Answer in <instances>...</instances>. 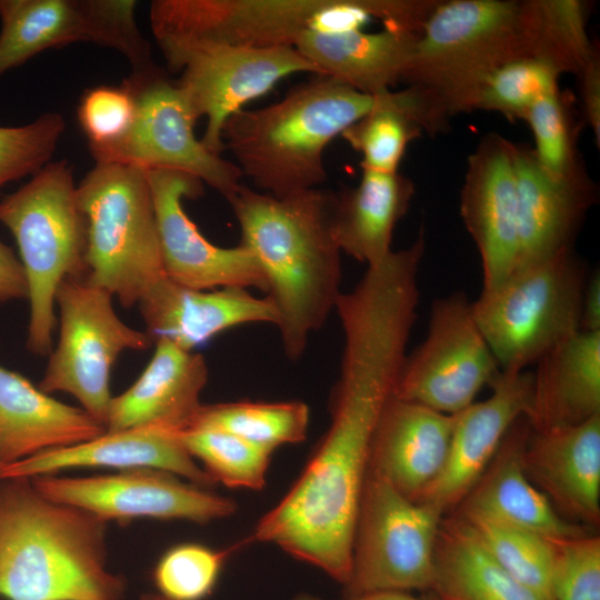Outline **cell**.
I'll return each instance as SVG.
<instances>
[{
	"instance_id": "obj_45",
	"label": "cell",
	"mask_w": 600,
	"mask_h": 600,
	"mask_svg": "<svg viewBox=\"0 0 600 600\" xmlns=\"http://www.w3.org/2000/svg\"><path fill=\"white\" fill-rule=\"evenodd\" d=\"M580 330L600 331V273L589 274L581 303Z\"/></svg>"
},
{
	"instance_id": "obj_6",
	"label": "cell",
	"mask_w": 600,
	"mask_h": 600,
	"mask_svg": "<svg viewBox=\"0 0 600 600\" xmlns=\"http://www.w3.org/2000/svg\"><path fill=\"white\" fill-rule=\"evenodd\" d=\"M0 223L18 244L28 282L27 348L49 356L56 327L54 298L67 278L87 277V223L77 199L72 167L47 163L0 199Z\"/></svg>"
},
{
	"instance_id": "obj_32",
	"label": "cell",
	"mask_w": 600,
	"mask_h": 600,
	"mask_svg": "<svg viewBox=\"0 0 600 600\" xmlns=\"http://www.w3.org/2000/svg\"><path fill=\"white\" fill-rule=\"evenodd\" d=\"M447 124L420 90L407 87L378 94L374 106L340 137L361 154L362 170L393 173L413 139L422 131L441 132Z\"/></svg>"
},
{
	"instance_id": "obj_34",
	"label": "cell",
	"mask_w": 600,
	"mask_h": 600,
	"mask_svg": "<svg viewBox=\"0 0 600 600\" xmlns=\"http://www.w3.org/2000/svg\"><path fill=\"white\" fill-rule=\"evenodd\" d=\"M530 53L560 72L579 76L598 48L587 33L589 4L581 0H524Z\"/></svg>"
},
{
	"instance_id": "obj_5",
	"label": "cell",
	"mask_w": 600,
	"mask_h": 600,
	"mask_svg": "<svg viewBox=\"0 0 600 600\" xmlns=\"http://www.w3.org/2000/svg\"><path fill=\"white\" fill-rule=\"evenodd\" d=\"M531 54L524 1H439L418 33L404 76L447 119L472 111L483 81Z\"/></svg>"
},
{
	"instance_id": "obj_35",
	"label": "cell",
	"mask_w": 600,
	"mask_h": 600,
	"mask_svg": "<svg viewBox=\"0 0 600 600\" xmlns=\"http://www.w3.org/2000/svg\"><path fill=\"white\" fill-rule=\"evenodd\" d=\"M458 518L508 573L543 599L554 600V539L481 519Z\"/></svg>"
},
{
	"instance_id": "obj_19",
	"label": "cell",
	"mask_w": 600,
	"mask_h": 600,
	"mask_svg": "<svg viewBox=\"0 0 600 600\" xmlns=\"http://www.w3.org/2000/svg\"><path fill=\"white\" fill-rule=\"evenodd\" d=\"M491 396L453 414L444 466L417 502L452 511L477 482L497 453L510 427L528 409L532 372L500 371Z\"/></svg>"
},
{
	"instance_id": "obj_25",
	"label": "cell",
	"mask_w": 600,
	"mask_h": 600,
	"mask_svg": "<svg viewBox=\"0 0 600 600\" xmlns=\"http://www.w3.org/2000/svg\"><path fill=\"white\" fill-rule=\"evenodd\" d=\"M452 427L453 414L393 397L377 424L368 470L418 501L444 466Z\"/></svg>"
},
{
	"instance_id": "obj_9",
	"label": "cell",
	"mask_w": 600,
	"mask_h": 600,
	"mask_svg": "<svg viewBox=\"0 0 600 600\" xmlns=\"http://www.w3.org/2000/svg\"><path fill=\"white\" fill-rule=\"evenodd\" d=\"M589 273L574 249L514 271L471 302L473 318L502 371H524L580 330Z\"/></svg>"
},
{
	"instance_id": "obj_42",
	"label": "cell",
	"mask_w": 600,
	"mask_h": 600,
	"mask_svg": "<svg viewBox=\"0 0 600 600\" xmlns=\"http://www.w3.org/2000/svg\"><path fill=\"white\" fill-rule=\"evenodd\" d=\"M133 116V97L123 83L93 87L83 93L78 106L79 123L89 148L107 146L122 138Z\"/></svg>"
},
{
	"instance_id": "obj_1",
	"label": "cell",
	"mask_w": 600,
	"mask_h": 600,
	"mask_svg": "<svg viewBox=\"0 0 600 600\" xmlns=\"http://www.w3.org/2000/svg\"><path fill=\"white\" fill-rule=\"evenodd\" d=\"M342 331L330 426L300 477L243 542L276 544L346 586L372 438L394 397L407 342L374 322Z\"/></svg>"
},
{
	"instance_id": "obj_31",
	"label": "cell",
	"mask_w": 600,
	"mask_h": 600,
	"mask_svg": "<svg viewBox=\"0 0 600 600\" xmlns=\"http://www.w3.org/2000/svg\"><path fill=\"white\" fill-rule=\"evenodd\" d=\"M430 591L440 600H546L508 573L451 513L440 524Z\"/></svg>"
},
{
	"instance_id": "obj_26",
	"label": "cell",
	"mask_w": 600,
	"mask_h": 600,
	"mask_svg": "<svg viewBox=\"0 0 600 600\" xmlns=\"http://www.w3.org/2000/svg\"><path fill=\"white\" fill-rule=\"evenodd\" d=\"M89 467L117 470L154 468L169 471L204 488L216 484L171 431L150 428L106 431L82 443L42 451L0 467V480L31 479L66 469Z\"/></svg>"
},
{
	"instance_id": "obj_37",
	"label": "cell",
	"mask_w": 600,
	"mask_h": 600,
	"mask_svg": "<svg viewBox=\"0 0 600 600\" xmlns=\"http://www.w3.org/2000/svg\"><path fill=\"white\" fill-rule=\"evenodd\" d=\"M561 72L548 60L527 54L493 71L480 86L472 110L493 111L510 121L524 120L542 97L559 89Z\"/></svg>"
},
{
	"instance_id": "obj_13",
	"label": "cell",
	"mask_w": 600,
	"mask_h": 600,
	"mask_svg": "<svg viewBox=\"0 0 600 600\" xmlns=\"http://www.w3.org/2000/svg\"><path fill=\"white\" fill-rule=\"evenodd\" d=\"M134 0H0V77L38 53L76 42L120 52L132 73L156 66Z\"/></svg>"
},
{
	"instance_id": "obj_29",
	"label": "cell",
	"mask_w": 600,
	"mask_h": 600,
	"mask_svg": "<svg viewBox=\"0 0 600 600\" xmlns=\"http://www.w3.org/2000/svg\"><path fill=\"white\" fill-rule=\"evenodd\" d=\"M526 419L532 431L578 426L600 414V331H579L537 363Z\"/></svg>"
},
{
	"instance_id": "obj_44",
	"label": "cell",
	"mask_w": 600,
	"mask_h": 600,
	"mask_svg": "<svg viewBox=\"0 0 600 600\" xmlns=\"http://www.w3.org/2000/svg\"><path fill=\"white\" fill-rule=\"evenodd\" d=\"M28 299V282L20 259L0 240V302Z\"/></svg>"
},
{
	"instance_id": "obj_22",
	"label": "cell",
	"mask_w": 600,
	"mask_h": 600,
	"mask_svg": "<svg viewBox=\"0 0 600 600\" xmlns=\"http://www.w3.org/2000/svg\"><path fill=\"white\" fill-rule=\"evenodd\" d=\"M522 464L531 482L563 518L599 526L600 414L578 426L531 430Z\"/></svg>"
},
{
	"instance_id": "obj_21",
	"label": "cell",
	"mask_w": 600,
	"mask_h": 600,
	"mask_svg": "<svg viewBox=\"0 0 600 600\" xmlns=\"http://www.w3.org/2000/svg\"><path fill=\"white\" fill-rule=\"evenodd\" d=\"M531 428L524 416L506 433L493 459L449 513L562 539L589 533L563 518L528 478L522 454Z\"/></svg>"
},
{
	"instance_id": "obj_23",
	"label": "cell",
	"mask_w": 600,
	"mask_h": 600,
	"mask_svg": "<svg viewBox=\"0 0 600 600\" xmlns=\"http://www.w3.org/2000/svg\"><path fill=\"white\" fill-rule=\"evenodd\" d=\"M138 307L154 341L166 339L189 351L234 327L278 324L277 309L267 296L258 298L239 287L196 290L166 278Z\"/></svg>"
},
{
	"instance_id": "obj_24",
	"label": "cell",
	"mask_w": 600,
	"mask_h": 600,
	"mask_svg": "<svg viewBox=\"0 0 600 600\" xmlns=\"http://www.w3.org/2000/svg\"><path fill=\"white\" fill-rule=\"evenodd\" d=\"M154 344L141 376L123 393L112 397L106 431H182L201 407L200 396L209 374L204 357L166 339Z\"/></svg>"
},
{
	"instance_id": "obj_28",
	"label": "cell",
	"mask_w": 600,
	"mask_h": 600,
	"mask_svg": "<svg viewBox=\"0 0 600 600\" xmlns=\"http://www.w3.org/2000/svg\"><path fill=\"white\" fill-rule=\"evenodd\" d=\"M419 32L384 28L311 30L294 48L321 73L369 96L403 82Z\"/></svg>"
},
{
	"instance_id": "obj_20",
	"label": "cell",
	"mask_w": 600,
	"mask_h": 600,
	"mask_svg": "<svg viewBox=\"0 0 600 600\" xmlns=\"http://www.w3.org/2000/svg\"><path fill=\"white\" fill-rule=\"evenodd\" d=\"M512 159L519 204L518 271L572 249L598 191L589 176L576 180L550 176L526 144L512 142Z\"/></svg>"
},
{
	"instance_id": "obj_12",
	"label": "cell",
	"mask_w": 600,
	"mask_h": 600,
	"mask_svg": "<svg viewBox=\"0 0 600 600\" xmlns=\"http://www.w3.org/2000/svg\"><path fill=\"white\" fill-rule=\"evenodd\" d=\"M134 101L126 134L107 146L90 148L96 163H121L144 170L188 173L229 198L241 184L237 164L210 151L194 134L198 120L178 84L163 69L131 73L122 82Z\"/></svg>"
},
{
	"instance_id": "obj_43",
	"label": "cell",
	"mask_w": 600,
	"mask_h": 600,
	"mask_svg": "<svg viewBox=\"0 0 600 600\" xmlns=\"http://www.w3.org/2000/svg\"><path fill=\"white\" fill-rule=\"evenodd\" d=\"M580 80L584 122L591 128L597 147L600 146V57L599 50L578 76Z\"/></svg>"
},
{
	"instance_id": "obj_40",
	"label": "cell",
	"mask_w": 600,
	"mask_h": 600,
	"mask_svg": "<svg viewBox=\"0 0 600 600\" xmlns=\"http://www.w3.org/2000/svg\"><path fill=\"white\" fill-rule=\"evenodd\" d=\"M64 129L59 112H44L23 126H0V189L49 163Z\"/></svg>"
},
{
	"instance_id": "obj_46",
	"label": "cell",
	"mask_w": 600,
	"mask_h": 600,
	"mask_svg": "<svg viewBox=\"0 0 600 600\" xmlns=\"http://www.w3.org/2000/svg\"><path fill=\"white\" fill-rule=\"evenodd\" d=\"M342 600H440L432 591L414 594L410 591L384 590L356 596H346Z\"/></svg>"
},
{
	"instance_id": "obj_33",
	"label": "cell",
	"mask_w": 600,
	"mask_h": 600,
	"mask_svg": "<svg viewBox=\"0 0 600 600\" xmlns=\"http://www.w3.org/2000/svg\"><path fill=\"white\" fill-rule=\"evenodd\" d=\"M309 423L310 409L302 401H237L201 404L187 429L228 432L272 454L281 446L304 441Z\"/></svg>"
},
{
	"instance_id": "obj_8",
	"label": "cell",
	"mask_w": 600,
	"mask_h": 600,
	"mask_svg": "<svg viewBox=\"0 0 600 600\" xmlns=\"http://www.w3.org/2000/svg\"><path fill=\"white\" fill-rule=\"evenodd\" d=\"M387 0H156L150 22L162 52L202 46L293 47L311 30L383 22Z\"/></svg>"
},
{
	"instance_id": "obj_30",
	"label": "cell",
	"mask_w": 600,
	"mask_h": 600,
	"mask_svg": "<svg viewBox=\"0 0 600 600\" xmlns=\"http://www.w3.org/2000/svg\"><path fill=\"white\" fill-rule=\"evenodd\" d=\"M414 184L398 172L362 170L356 187L333 192L331 230L341 253L378 264L391 251L393 230L409 210Z\"/></svg>"
},
{
	"instance_id": "obj_10",
	"label": "cell",
	"mask_w": 600,
	"mask_h": 600,
	"mask_svg": "<svg viewBox=\"0 0 600 600\" xmlns=\"http://www.w3.org/2000/svg\"><path fill=\"white\" fill-rule=\"evenodd\" d=\"M444 512L408 499L368 470L353 534L347 596L430 591Z\"/></svg>"
},
{
	"instance_id": "obj_47",
	"label": "cell",
	"mask_w": 600,
	"mask_h": 600,
	"mask_svg": "<svg viewBox=\"0 0 600 600\" xmlns=\"http://www.w3.org/2000/svg\"><path fill=\"white\" fill-rule=\"evenodd\" d=\"M140 600H168L159 593H143Z\"/></svg>"
},
{
	"instance_id": "obj_16",
	"label": "cell",
	"mask_w": 600,
	"mask_h": 600,
	"mask_svg": "<svg viewBox=\"0 0 600 600\" xmlns=\"http://www.w3.org/2000/svg\"><path fill=\"white\" fill-rule=\"evenodd\" d=\"M44 497L87 510L102 520L138 518L209 523L237 511V502L154 468H132L111 474L30 479Z\"/></svg>"
},
{
	"instance_id": "obj_41",
	"label": "cell",
	"mask_w": 600,
	"mask_h": 600,
	"mask_svg": "<svg viewBox=\"0 0 600 600\" xmlns=\"http://www.w3.org/2000/svg\"><path fill=\"white\" fill-rule=\"evenodd\" d=\"M554 600H600V538L554 539Z\"/></svg>"
},
{
	"instance_id": "obj_4",
	"label": "cell",
	"mask_w": 600,
	"mask_h": 600,
	"mask_svg": "<svg viewBox=\"0 0 600 600\" xmlns=\"http://www.w3.org/2000/svg\"><path fill=\"white\" fill-rule=\"evenodd\" d=\"M377 98L313 76L272 104L233 114L222 131L224 150L260 192L286 198L318 189L328 178L326 148Z\"/></svg>"
},
{
	"instance_id": "obj_2",
	"label": "cell",
	"mask_w": 600,
	"mask_h": 600,
	"mask_svg": "<svg viewBox=\"0 0 600 600\" xmlns=\"http://www.w3.org/2000/svg\"><path fill=\"white\" fill-rule=\"evenodd\" d=\"M332 196L318 188L277 198L241 183L226 199L240 227V244L250 250L266 278L282 349L291 361L301 358L341 294Z\"/></svg>"
},
{
	"instance_id": "obj_15",
	"label": "cell",
	"mask_w": 600,
	"mask_h": 600,
	"mask_svg": "<svg viewBox=\"0 0 600 600\" xmlns=\"http://www.w3.org/2000/svg\"><path fill=\"white\" fill-rule=\"evenodd\" d=\"M462 292L433 300L426 339L407 354L394 398L454 414L500 373Z\"/></svg>"
},
{
	"instance_id": "obj_38",
	"label": "cell",
	"mask_w": 600,
	"mask_h": 600,
	"mask_svg": "<svg viewBox=\"0 0 600 600\" xmlns=\"http://www.w3.org/2000/svg\"><path fill=\"white\" fill-rule=\"evenodd\" d=\"M569 102L559 88L540 98L523 120L531 128L532 150L539 164L547 173L562 180L588 176L578 152L580 129Z\"/></svg>"
},
{
	"instance_id": "obj_14",
	"label": "cell",
	"mask_w": 600,
	"mask_h": 600,
	"mask_svg": "<svg viewBox=\"0 0 600 600\" xmlns=\"http://www.w3.org/2000/svg\"><path fill=\"white\" fill-rule=\"evenodd\" d=\"M176 82L194 114L206 117L201 141L212 152L224 151L222 131L244 106L267 94L282 79L296 73L321 76L293 47L254 48L202 44L163 54Z\"/></svg>"
},
{
	"instance_id": "obj_49",
	"label": "cell",
	"mask_w": 600,
	"mask_h": 600,
	"mask_svg": "<svg viewBox=\"0 0 600 600\" xmlns=\"http://www.w3.org/2000/svg\"><path fill=\"white\" fill-rule=\"evenodd\" d=\"M0 600H2V599L0 598Z\"/></svg>"
},
{
	"instance_id": "obj_18",
	"label": "cell",
	"mask_w": 600,
	"mask_h": 600,
	"mask_svg": "<svg viewBox=\"0 0 600 600\" xmlns=\"http://www.w3.org/2000/svg\"><path fill=\"white\" fill-rule=\"evenodd\" d=\"M460 213L481 258L482 291L493 290L512 276L519 254V204L511 141L489 133L470 154Z\"/></svg>"
},
{
	"instance_id": "obj_36",
	"label": "cell",
	"mask_w": 600,
	"mask_h": 600,
	"mask_svg": "<svg viewBox=\"0 0 600 600\" xmlns=\"http://www.w3.org/2000/svg\"><path fill=\"white\" fill-rule=\"evenodd\" d=\"M172 433L216 483L250 490L266 487L270 452L220 430L193 428Z\"/></svg>"
},
{
	"instance_id": "obj_7",
	"label": "cell",
	"mask_w": 600,
	"mask_h": 600,
	"mask_svg": "<svg viewBox=\"0 0 600 600\" xmlns=\"http://www.w3.org/2000/svg\"><path fill=\"white\" fill-rule=\"evenodd\" d=\"M87 223V280L123 308L167 278L147 170L96 163L77 186Z\"/></svg>"
},
{
	"instance_id": "obj_27",
	"label": "cell",
	"mask_w": 600,
	"mask_h": 600,
	"mask_svg": "<svg viewBox=\"0 0 600 600\" xmlns=\"http://www.w3.org/2000/svg\"><path fill=\"white\" fill-rule=\"evenodd\" d=\"M106 428L82 408L51 398L0 366V467L92 440Z\"/></svg>"
},
{
	"instance_id": "obj_17",
	"label": "cell",
	"mask_w": 600,
	"mask_h": 600,
	"mask_svg": "<svg viewBox=\"0 0 600 600\" xmlns=\"http://www.w3.org/2000/svg\"><path fill=\"white\" fill-rule=\"evenodd\" d=\"M147 173L169 280L196 290L239 287L267 292L266 278L249 249L240 243L231 248L213 244L187 214L183 200L202 194L203 183L199 179L169 169Z\"/></svg>"
},
{
	"instance_id": "obj_11",
	"label": "cell",
	"mask_w": 600,
	"mask_h": 600,
	"mask_svg": "<svg viewBox=\"0 0 600 600\" xmlns=\"http://www.w3.org/2000/svg\"><path fill=\"white\" fill-rule=\"evenodd\" d=\"M112 297L86 277L67 278L59 284L54 298L60 311L59 340L38 386L48 394L73 396L104 428L112 400L111 371L118 357L154 343L147 331L131 328L118 317Z\"/></svg>"
},
{
	"instance_id": "obj_48",
	"label": "cell",
	"mask_w": 600,
	"mask_h": 600,
	"mask_svg": "<svg viewBox=\"0 0 600 600\" xmlns=\"http://www.w3.org/2000/svg\"><path fill=\"white\" fill-rule=\"evenodd\" d=\"M293 600H322L316 596L309 593H300Z\"/></svg>"
},
{
	"instance_id": "obj_39",
	"label": "cell",
	"mask_w": 600,
	"mask_h": 600,
	"mask_svg": "<svg viewBox=\"0 0 600 600\" xmlns=\"http://www.w3.org/2000/svg\"><path fill=\"white\" fill-rule=\"evenodd\" d=\"M232 550H216L199 543H181L168 549L152 572L157 593L168 600L207 599Z\"/></svg>"
},
{
	"instance_id": "obj_3",
	"label": "cell",
	"mask_w": 600,
	"mask_h": 600,
	"mask_svg": "<svg viewBox=\"0 0 600 600\" xmlns=\"http://www.w3.org/2000/svg\"><path fill=\"white\" fill-rule=\"evenodd\" d=\"M108 522L53 501L28 478L0 480V598L122 600L107 567Z\"/></svg>"
}]
</instances>
